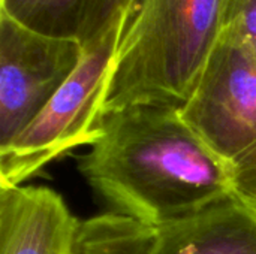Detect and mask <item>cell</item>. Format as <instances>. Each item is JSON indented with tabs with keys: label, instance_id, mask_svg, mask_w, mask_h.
<instances>
[{
	"label": "cell",
	"instance_id": "7",
	"mask_svg": "<svg viewBox=\"0 0 256 254\" xmlns=\"http://www.w3.org/2000/svg\"><path fill=\"white\" fill-rule=\"evenodd\" d=\"M78 228L52 189L0 187V254H75Z\"/></svg>",
	"mask_w": 256,
	"mask_h": 254
},
{
	"label": "cell",
	"instance_id": "1",
	"mask_svg": "<svg viewBox=\"0 0 256 254\" xmlns=\"http://www.w3.org/2000/svg\"><path fill=\"white\" fill-rule=\"evenodd\" d=\"M78 168L110 213L146 225L174 222L237 196L232 168L174 106L108 112Z\"/></svg>",
	"mask_w": 256,
	"mask_h": 254
},
{
	"label": "cell",
	"instance_id": "2",
	"mask_svg": "<svg viewBox=\"0 0 256 254\" xmlns=\"http://www.w3.org/2000/svg\"><path fill=\"white\" fill-rule=\"evenodd\" d=\"M230 0H140L112 61L105 115L134 105L183 108L222 39Z\"/></svg>",
	"mask_w": 256,
	"mask_h": 254
},
{
	"label": "cell",
	"instance_id": "3",
	"mask_svg": "<svg viewBox=\"0 0 256 254\" xmlns=\"http://www.w3.org/2000/svg\"><path fill=\"white\" fill-rule=\"evenodd\" d=\"M126 24L84 48L69 79L40 114L0 150V187L21 186L68 151L92 145L100 136L110 73Z\"/></svg>",
	"mask_w": 256,
	"mask_h": 254
},
{
	"label": "cell",
	"instance_id": "5",
	"mask_svg": "<svg viewBox=\"0 0 256 254\" xmlns=\"http://www.w3.org/2000/svg\"><path fill=\"white\" fill-rule=\"evenodd\" d=\"M183 118L232 168L237 196L256 207V58L220 39Z\"/></svg>",
	"mask_w": 256,
	"mask_h": 254
},
{
	"label": "cell",
	"instance_id": "10",
	"mask_svg": "<svg viewBox=\"0 0 256 254\" xmlns=\"http://www.w3.org/2000/svg\"><path fill=\"white\" fill-rule=\"evenodd\" d=\"M222 39L256 58V0H230Z\"/></svg>",
	"mask_w": 256,
	"mask_h": 254
},
{
	"label": "cell",
	"instance_id": "4",
	"mask_svg": "<svg viewBox=\"0 0 256 254\" xmlns=\"http://www.w3.org/2000/svg\"><path fill=\"white\" fill-rule=\"evenodd\" d=\"M75 254H256V207L232 196L164 225L108 213L80 223Z\"/></svg>",
	"mask_w": 256,
	"mask_h": 254
},
{
	"label": "cell",
	"instance_id": "8",
	"mask_svg": "<svg viewBox=\"0 0 256 254\" xmlns=\"http://www.w3.org/2000/svg\"><path fill=\"white\" fill-rule=\"evenodd\" d=\"M86 4L87 0H0V12L33 31L78 40Z\"/></svg>",
	"mask_w": 256,
	"mask_h": 254
},
{
	"label": "cell",
	"instance_id": "6",
	"mask_svg": "<svg viewBox=\"0 0 256 254\" xmlns=\"http://www.w3.org/2000/svg\"><path fill=\"white\" fill-rule=\"evenodd\" d=\"M82 55L76 39L33 31L0 12V150L40 114Z\"/></svg>",
	"mask_w": 256,
	"mask_h": 254
},
{
	"label": "cell",
	"instance_id": "9",
	"mask_svg": "<svg viewBox=\"0 0 256 254\" xmlns=\"http://www.w3.org/2000/svg\"><path fill=\"white\" fill-rule=\"evenodd\" d=\"M140 0H87L78 36L82 48L104 39L114 27L130 19Z\"/></svg>",
	"mask_w": 256,
	"mask_h": 254
}]
</instances>
